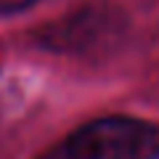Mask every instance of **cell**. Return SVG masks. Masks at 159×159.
Returning a JSON list of instances; mask_svg holds the SVG:
<instances>
[{
  "label": "cell",
  "instance_id": "cell-1",
  "mask_svg": "<svg viewBox=\"0 0 159 159\" xmlns=\"http://www.w3.org/2000/svg\"><path fill=\"white\" fill-rule=\"evenodd\" d=\"M66 159H159V125L141 117H98L66 138Z\"/></svg>",
  "mask_w": 159,
  "mask_h": 159
},
{
  "label": "cell",
  "instance_id": "cell-3",
  "mask_svg": "<svg viewBox=\"0 0 159 159\" xmlns=\"http://www.w3.org/2000/svg\"><path fill=\"white\" fill-rule=\"evenodd\" d=\"M37 0H0V13L3 16H11V13H19V11H24V8H29V6H34Z\"/></svg>",
  "mask_w": 159,
  "mask_h": 159
},
{
  "label": "cell",
  "instance_id": "cell-2",
  "mask_svg": "<svg viewBox=\"0 0 159 159\" xmlns=\"http://www.w3.org/2000/svg\"><path fill=\"white\" fill-rule=\"evenodd\" d=\"M125 13L106 3H93L51 21L40 32V43L69 56H98L114 51L125 40Z\"/></svg>",
  "mask_w": 159,
  "mask_h": 159
}]
</instances>
